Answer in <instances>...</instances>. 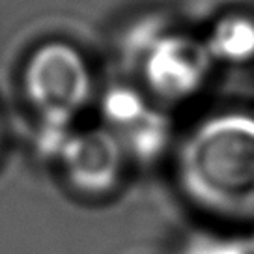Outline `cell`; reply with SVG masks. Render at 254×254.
<instances>
[{
	"label": "cell",
	"instance_id": "cell-3",
	"mask_svg": "<svg viewBox=\"0 0 254 254\" xmlns=\"http://www.w3.org/2000/svg\"><path fill=\"white\" fill-rule=\"evenodd\" d=\"M213 64L204 40L163 34L146 47L140 65L144 84L155 99L183 103L206 86Z\"/></svg>",
	"mask_w": 254,
	"mask_h": 254
},
{
	"label": "cell",
	"instance_id": "cell-7",
	"mask_svg": "<svg viewBox=\"0 0 254 254\" xmlns=\"http://www.w3.org/2000/svg\"><path fill=\"white\" fill-rule=\"evenodd\" d=\"M187 254H254L251 243H239L234 239L204 238L192 243Z\"/></svg>",
	"mask_w": 254,
	"mask_h": 254
},
{
	"label": "cell",
	"instance_id": "cell-1",
	"mask_svg": "<svg viewBox=\"0 0 254 254\" xmlns=\"http://www.w3.org/2000/svg\"><path fill=\"white\" fill-rule=\"evenodd\" d=\"M176 176L202 211L254 219V114L221 112L196 124L178 150Z\"/></svg>",
	"mask_w": 254,
	"mask_h": 254
},
{
	"label": "cell",
	"instance_id": "cell-6",
	"mask_svg": "<svg viewBox=\"0 0 254 254\" xmlns=\"http://www.w3.org/2000/svg\"><path fill=\"white\" fill-rule=\"evenodd\" d=\"M209 56L215 64H247L254 60V19L243 13L221 17L206 40Z\"/></svg>",
	"mask_w": 254,
	"mask_h": 254
},
{
	"label": "cell",
	"instance_id": "cell-5",
	"mask_svg": "<svg viewBox=\"0 0 254 254\" xmlns=\"http://www.w3.org/2000/svg\"><path fill=\"white\" fill-rule=\"evenodd\" d=\"M101 112L103 127L118 138L129 159H150L165 148L167 120L142 92L131 86L112 88L105 95Z\"/></svg>",
	"mask_w": 254,
	"mask_h": 254
},
{
	"label": "cell",
	"instance_id": "cell-4",
	"mask_svg": "<svg viewBox=\"0 0 254 254\" xmlns=\"http://www.w3.org/2000/svg\"><path fill=\"white\" fill-rule=\"evenodd\" d=\"M56 161L75 192L105 196L120 185L129 157L118 138L107 127L99 126L75 129Z\"/></svg>",
	"mask_w": 254,
	"mask_h": 254
},
{
	"label": "cell",
	"instance_id": "cell-8",
	"mask_svg": "<svg viewBox=\"0 0 254 254\" xmlns=\"http://www.w3.org/2000/svg\"><path fill=\"white\" fill-rule=\"evenodd\" d=\"M251 245H253V251H254V239H253V243H251Z\"/></svg>",
	"mask_w": 254,
	"mask_h": 254
},
{
	"label": "cell",
	"instance_id": "cell-2",
	"mask_svg": "<svg viewBox=\"0 0 254 254\" xmlns=\"http://www.w3.org/2000/svg\"><path fill=\"white\" fill-rule=\"evenodd\" d=\"M23 90L40 126L75 127L92 99L94 77L79 49L65 41H47L24 64Z\"/></svg>",
	"mask_w": 254,
	"mask_h": 254
}]
</instances>
